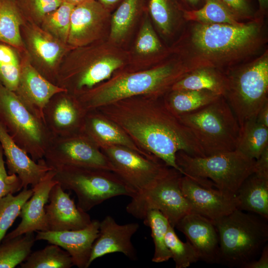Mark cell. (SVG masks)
Segmentation results:
<instances>
[{"instance_id":"obj_18","label":"cell","mask_w":268,"mask_h":268,"mask_svg":"<svg viewBox=\"0 0 268 268\" xmlns=\"http://www.w3.org/2000/svg\"><path fill=\"white\" fill-rule=\"evenodd\" d=\"M100 221L92 220L86 227L62 231H37L35 240H45L65 250L70 256L73 266L87 268L94 242L98 236Z\"/></svg>"},{"instance_id":"obj_23","label":"cell","mask_w":268,"mask_h":268,"mask_svg":"<svg viewBox=\"0 0 268 268\" xmlns=\"http://www.w3.org/2000/svg\"><path fill=\"white\" fill-rule=\"evenodd\" d=\"M82 131L99 148L106 145H119L147 157H156L139 148L118 126L96 110L86 112Z\"/></svg>"},{"instance_id":"obj_35","label":"cell","mask_w":268,"mask_h":268,"mask_svg":"<svg viewBox=\"0 0 268 268\" xmlns=\"http://www.w3.org/2000/svg\"><path fill=\"white\" fill-rule=\"evenodd\" d=\"M74 6L63 1L56 9L43 18L39 26L55 38L67 44L71 14Z\"/></svg>"},{"instance_id":"obj_47","label":"cell","mask_w":268,"mask_h":268,"mask_svg":"<svg viewBox=\"0 0 268 268\" xmlns=\"http://www.w3.org/2000/svg\"><path fill=\"white\" fill-rule=\"evenodd\" d=\"M183 3L186 5L188 9H197L201 7L202 1L204 0H181Z\"/></svg>"},{"instance_id":"obj_42","label":"cell","mask_w":268,"mask_h":268,"mask_svg":"<svg viewBox=\"0 0 268 268\" xmlns=\"http://www.w3.org/2000/svg\"><path fill=\"white\" fill-rule=\"evenodd\" d=\"M2 149L0 144V199L14 194L23 189L21 181L15 174H9L6 170Z\"/></svg>"},{"instance_id":"obj_2","label":"cell","mask_w":268,"mask_h":268,"mask_svg":"<svg viewBox=\"0 0 268 268\" xmlns=\"http://www.w3.org/2000/svg\"><path fill=\"white\" fill-rule=\"evenodd\" d=\"M189 22L181 52L192 70L211 67L225 72L252 60L267 42L263 16L238 25Z\"/></svg>"},{"instance_id":"obj_20","label":"cell","mask_w":268,"mask_h":268,"mask_svg":"<svg viewBox=\"0 0 268 268\" xmlns=\"http://www.w3.org/2000/svg\"><path fill=\"white\" fill-rule=\"evenodd\" d=\"M55 170L47 172L44 178L32 187L33 194L23 204L19 215L21 220L18 226L5 235L2 240L37 231H47L45 207L50 192L58 182L54 179Z\"/></svg>"},{"instance_id":"obj_52","label":"cell","mask_w":268,"mask_h":268,"mask_svg":"<svg viewBox=\"0 0 268 268\" xmlns=\"http://www.w3.org/2000/svg\"><path fill=\"white\" fill-rule=\"evenodd\" d=\"M0 84H1L0 82Z\"/></svg>"},{"instance_id":"obj_26","label":"cell","mask_w":268,"mask_h":268,"mask_svg":"<svg viewBox=\"0 0 268 268\" xmlns=\"http://www.w3.org/2000/svg\"><path fill=\"white\" fill-rule=\"evenodd\" d=\"M25 19L15 0H0V42L12 46L19 54L27 52L21 34Z\"/></svg>"},{"instance_id":"obj_21","label":"cell","mask_w":268,"mask_h":268,"mask_svg":"<svg viewBox=\"0 0 268 268\" xmlns=\"http://www.w3.org/2000/svg\"><path fill=\"white\" fill-rule=\"evenodd\" d=\"M175 227L184 234L198 253L200 261L219 263V240L212 220L191 212L182 217Z\"/></svg>"},{"instance_id":"obj_49","label":"cell","mask_w":268,"mask_h":268,"mask_svg":"<svg viewBox=\"0 0 268 268\" xmlns=\"http://www.w3.org/2000/svg\"><path fill=\"white\" fill-rule=\"evenodd\" d=\"M96 0L99 2L103 6L105 7L106 6L112 5L116 3L117 2H118L120 0Z\"/></svg>"},{"instance_id":"obj_4","label":"cell","mask_w":268,"mask_h":268,"mask_svg":"<svg viewBox=\"0 0 268 268\" xmlns=\"http://www.w3.org/2000/svg\"><path fill=\"white\" fill-rule=\"evenodd\" d=\"M267 221L238 208L213 220L219 240V263L243 268L256 260L267 244Z\"/></svg>"},{"instance_id":"obj_6","label":"cell","mask_w":268,"mask_h":268,"mask_svg":"<svg viewBox=\"0 0 268 268\" xmlns=\"http://www.w3.org/2000/svg\"><path fill=\"white\" fill-rule=\"evenodd\" d=\"M177 117L192 132L205 156L236 150L240 127L223 96Z\"/></svg>"},{"instance_id":"obj_51","label":"cell","mask_w":268,"mask_h":268,"mask_svg":"<svg viewBox=\"0 0 268 268\" xmlns=\"http://www.w3.org/2000/svg\"><path fill=\"white\" fill-rule=\"evenodd\" d=\"M15 0L16 1V2H17L18 5L21 8H22L23 7L24 4V0Z\"/></svg>"},{"instance_id":"obj_50","label":"cell","mask_w":268,"mask_h":268,"mask_svg":"<svg viewBox=\"0 0 268 268\" xmlns=\"http://www.w3.org/2000/svg\"><path fill=\"white\" fill-rule=\"evenodd\" d=\"M62 0L63 1H66L67 2L72 3L75 5L76 4H79L80 3H82L88 0Z\"/></svg>"},{"instance_id":"obj_40","label":"cell","mask_w":268,"mask_h":268,"mask_svg":"<svg viewBox=\"0 0 268 268\" xmlns=\"http://www.w3.org/2000/svg\"><path fill=\"white\" fill-rule=\"evenodd\" d=\"M62 0H24L23 12L27 18L39 24L43 18L56 9Z\"/></svg>"},{"instance_id":"obj_32","label":"cell","mask_w":268,"mask_h":268,"mask_svg":"<svg viewBox=\"0 0 268 268\" xmlns=\"http://www.w3.org/2000/svg\"><path fill=\"white\" fill-rule=\"evenodd\" d=\"M31 253L20 264L21 268H70L71 258L65 250L53 244Z\"/></svg>"},{"instance_id":"obj_45","label":"cell","mask_w":268,"mask_h":268,"mask_svg":"<svg viewBox=\"0 0 268 268\" xmlns=\"http://www.w3.org/2000/svg\"><path fill=\"white\" fill-rule=\"evenodd\" d=\"M268 268V245L267 244L263 248L260 257L248 263L243 268Z\"/></svg>"},{"instance_id":"obj_43","label":"cell","mask_w":268,"mask_h":268,"mask_svg":"<svg viewBox=\"0 0 268 268\" xmlns=\"http://www.w3.org/2000/svg\"><path fill=\"white\" fill-rule=\"evenodd\" d=\"M226 6L240 21L252 20L256 17L248 0H218Z\"/></svg>"},{"instance_id":"obj_46","label":"cell","mask_w":268,"mask_h":268,"mask_svg":"<svg viewBox=\"0 0 268 268\" xmlns=\"http://www.w3.org/2000/svg\"><path fill=\"white\" fill-rule=\"evenodd\" d=\"M256 119L258 123L268 128V101L261 108Z\"/></svg>"},{"instance_id":"obj_3","label":"cell","mask_w":268,"mask_h":268,"mask_svg":"<svg viewBox=\"0 0 268 268\" xmlns=\"http://www.w3.org/2000/svg\"><path fill=\"white\" fill-rule=\"evenodd\" d=\"M191 71L183 62L165 64L145 71L121 75L101 86L73 94L87 112L133 97L158 98Z\"/></svg>"},{"instance_id":"obj_27","label":"cell","mask_w":268,"mask_h":268,"mask_svg":"<svg viewBox=\"0 0 268 268\" xmlns=\"http://www.w3.org/2000/svg\"><path fill=\"white\" fill-rule=\"evenodd\" d=\"M227 85L225 72L211 67L195 69L175 83L170 90H208L223 96Z\"/></svg>"},{"instance_id":"obj_38","label":"cell","mask_w":268,"mask_h":268,"mask_svg":"<svg viewBox=\"0 0 268 268\" xmlns=\"http://www.w3.org/2000/svg\"><path fill=\"white\" fill-rule=\"evenodd\" d=\"M174 228L170 224L169 225L165 235L166 244L175 262V268H187L200 261V257L189 241L185 243L179 239Z\"/></svg>"},{"instance_id":"obj_14","label":"cell","mask_w":268,"mask_h":268,"mask_svg":"<svg viewBox=\"0 0 268 268\" xmlns=\"http://www.w3.org/2000/svg\"><path fill=\"white\" fill-rule=\"evenodd\" d=\"M180 185L193 211L212 221L238 208V202L234 194L202 185L183 175Z\"/></svg>"},{"instance_id":"obj_19","label":"cell","mask_w":268,"mask_h":268,"mask_svg":"<svg viewBox=\"0 0 268 268\" xmlns=\"http://www.w3.org/2000/svg\"><path fill=\"white\" fill-rule=\"evenodd\" d=\"M48 202L45 207L47 231L78 230L86 227L92 220L58 183L51 189Z\"/></svg>"},{"instance_id":"obj_44","label":"cell","mask_w":268,"mask_h":268,"mask_svg":"<svg viewBox=\"0 0 268 268\" xmlns=\"http://www.w3.org/2000/svg\"><path fill=\"white\" fill-rule=\"evenodd\" d=\"M254 173L268 179V146L263 151L259 158L256 160Z\"/></svg>"},{"instance_id":"obj_31","label":"cell","mask_w":268,"mask_h":268,"mask_svg":"<svg viewBox=\"0 0 268 268\" xmlns=\"http://www.w3.org/2000/svg\"><path fill=\"white\" fill-rule=\"evenodd\" d=\"M35 241L34 232L2 240L0 244V268H14L23 262L31 253Z\"/></svg>"},{"instance_id":"obj_36","label":"cell","mask_w":268,"mask_h":268,"mask_svg":"<svg viewBox=\"0 0 268 268\" xmlns=\"http://www.w3.org/2000/svg\"><path fill=\"white\" fill-rule=\"evenodd\" d=\"M18 55L15 48L0 42V82L13 92L17 88L21 71Z\"/></svg>"},{"instance_id":"obj_28","label":"cell","mask_w":268,"mask_h":268,"mask_svg":"<svg viewBox=\"0 0 268 268\" xmlns=\"http://www.w3.org/2000/svg\"><path fill=\"white\" fill-rule=\"evenodd\" d=\"M221 96L205 90H170L163 102L168 109L178 117L204 107Z\"/></svg>"},{"instance_id":"obj_5","label":"cell","mask_w":268,"mask_h":268,"mask_svg":"<svg viewBox=\"0 0 268 268\" xmlns=\"http://www.w3.org/2000/svg\"><path fill=\"white\" fill-rule=\"evenodd\" d=\"M227 85L223 97L236 116L240 127L256 119L268 101V51L225 72Z\"/></svg>"},{"instance_id":"obj_9","label":"cell","mask_w":268,"mask_h":268,"mask_svg":"<svg viewBox=\"0 0 268 268\" xmlns=\"http://www.w3.org/2000/svg\"><path fill=\"white\" fill-rule=\"evenodd\" d=\"M54 169V179L63 190L75 194L77 206L85 212L113 197H132L131 193L123 182L112 171L77 167Z\"/></svg>"},{"instance_id":"obj_24","label":"cell","mask_w":268,"mask_h":268,"mask_svg":"<svg viewBox=\"0 0 268 268\" xmlns=\"http://www.w3.org/2000/svg\"><path fill=\"white\" fill-rule=\"evenodd\" d=\"M105 13V6L96 0L75 5L71 14L67 44L74 48L91 41Z\"/></svg>"},{"instance_id":"obj_16","label":"cell","mask_w":268,"mask_h":268,"mask_svg":"<svg viewBox=\"0 0 268 268\" xmlns=\"http://www.w3.org/2000/svg\"><path fill=\"white\" fill-rule=\"evenodd\" d=\"M86 114L75 96L67 91L51 98L44 109L43 120L54 136H63L81 131Z\"/></svg>"},{"instance_id":"obj_10","label":"cell","mask_w":268,"mask_h":268,"mask_svg":"<svg viewBox=\"0 0 268 268\" xmlns=\"http://www.w3.org/2000/svg\"><path fill=\"white\" fill-rule=\"evenodd\" d=\"M114 173L132 194V197L149 189L175 169L160 159L146 157L127 147L106 145L100 148Z\"/></svg>"},{"instance_id":"obj_12","label":"cell","mask_w":268,"mask_h":268,"mask_svg":"<svg viewBox=\"0 0 268 268\" xmlns=\"http://www.w3.org/2000/svg\"><path fill=\"white\" fill-rule=\"evenodd\" d=\"M43 159L53 169L77 167L113 172L107 157L82 131L67 135L54 136Z\"/></svg>"},{"instance_id":"obj_13","label":"cell","mask_w":268,"mask_h":268,"mask_svg":"<svg viewBox=\"0 0 268 268\" xmlns=\"http://www.w3.org/2000/svg\"><path fill=\"white\" fill-rule=\"evenodd\" d=\"M25 44L33 65L46 78L56 84L58 71L68 50L73 48L44 30L38 24L26 18L21 26Z\"/></svg>"},{"instance_id":"obj_30","label":"cell","mask_w":268,"mask_h":268,"mask_svg":"<svg viewBox=\"0 0 268 268\" xmlns=\"http://www.w3.org/2000/svg\"><path fill=\"white\" fill-rule=\"evenodd\" d=\"M184 18L187 21L201 23H225L233 25L242 22L218 0H204L202 6L197 9H186Z\"/></svg>"},{"instance_id":"obj_25","label":"cell","mask_w":268,"mask_h":268,"mask_svg":"<svg viewBox=\"0 0 268 268\" xmlns=\"http://www.w3.org/2000/svg\"><path fill=\"white\" fill-rule=\"evenodd\" d=\"M235 195L238 209L268 219V179L253 173L244 181Z\"/></svg>"},{"instance_id":"obj_34","label":"cell","mask_w":268,"mask_h":268,"mask_svg":"<svg viewBox=\"0 0 268 268\" xmlns=\"http://www.w3.org/2000/svg\"><path fill=\"white\" fill-rule=\"evenodd\" d=\"M148 6L153 20L165 35L171 34L177 18H184L187 9L177 0H149Z\"/></svg>"},{"instance_id":"obj_22","label":"cell","mask_w":268,"mask_h":268,"mask_svg":"<svg viewBox=\"0 0 268 268\" xmlns=\"http://www.w3.org/2000/svg\"><path fill=\"white\" fill-rule=\"evenodd\" d=\"M0 144L5 156L9 174H15L20 179L23 188L38 184L48 171L53 169L44 159L35 161L11 138L0 123Z\"/></svg>"},{"instance_id":"obj_15","label":"cell","mask_w":268,"mask_h":268,"mask_svg":"<svg viewBox=\"0 0 268 268\" xmlns=\"http://www.w3.org/2000/svg\"><path fill=\"white\" fill-rule=\"evenodd\" d=\"M19 55L22 58L21 71L14 92L34 114L44 121L43 111L51 98L67 90L42 75L32 64L28 52Z\"/></svg>"},{"instance_id":"obj_8","label":"cell","mask_w":268,"mask_h":268,"mask_svg":"<svg viewBox=\"0 0 268 268\" xmlns=\"http://www.w3.org/2000/svg\"><path fill=\"white\" fill-rule=\"evenodd\" d=\"M0 123L13 140L35 161L43 159L54 136L44 121L16 94L0 84Z\"/></svg>"},{"instance_id":"obj_29","label":"cell","mask_w":268,"mask_h":268,"mask_svg":"<svg viewBox=\"0 0 268 268\" xmlns=\"http://www.w3.org/2000/svg\"><path fill=\"white\" fill-rule=\"evenodd\" d=\"M268 146V128L256 119L249 120L241 127L236 150L257 160Z\"/></svg>"},{"instance_id":"obj_48","label":"cell","mask_w":268,"mask_h":268,"mask_svg":"<svg viewBox=\"0 0 268 268\" xmlns=\"http://www.w3.org/2000/svg\"><path fill=\"white\" fill-rule=\"evenodd\" d=\"M259 4V10L256 13L257 15L264 16L267 10L268 0H258Z\"/></svg>"},{"instance_id":"obj_7","label":"cell","mask_w":268,"mask_h":268,"mask_svg":"<svg viewBox=\"0 0 268 268\" xmlns=\"http://www.w3.org/2000/svg\"><path fill=\"white\" fill-rule=\"evenodd\" d=\"M183 175L202 184L209 180L216 189L232 194L254 173L256 160L235 150L205 157L191 156L183 151L176 154Z\"/></svg>"},{"instance_id":"obj_17","label":"cell","mask_w":268,"mask_h":268,"mask_svg":"<svg viewBox=\"0 0 268 268\" xmlns=\"http://www.w3.org/2000/svg\"><path fill=\"white\" fill-rule=\"evenodd\" d=\"M137 223L121 225L107 215L100 221L98 236L92 245L89 267L96 259L113 253H122L129 259H137L136 251L132 244L133 236L137 231Z\"/></svg>"},{"instance_id":"obj_37","label":"cell","mask_w":268,"mask_h":268,"mask_svg":"<svg viewBox=\"0 0 268 268\" xmlns=\"http://www.w3.org/2000/svg\"><path fill=\"white\" fill-rule=\"evenodd\" d=\"M32 189L23 188L16 195L8 194L0 199V243L19 216L23 204L31 197Z\"/></svg>"},{"instance_id":"obj_41","label":"cell","mask_w":268,"mask_h":268,"mask_svg":"<svg viewBox=\"0 0 268 268\" xmlns=\"http://www.w3.org/2000/svg\"><path fill=\"white\" fill-rule=\"evenodd\" d=\"M136 50L141 54H154L162 50V45L150 23L146 21L136 43Z\"/></svg>"},{"instance_id":"obj_39","label":"cell","mask_w":268,"mask_h":268,"mask_svg":"<svg viewBox=\"0 0 268 268\" xmlns=\"http://www.w3.org/2000/svg\"><path fill=\"white\" fill-rule=\"evenodd\" d=\"M142 0H124L112 17L111 37L121 39L127 32L139 10Z\"/></svg>"},{"instance_id":"obj_1","label":"cell","mask_w":268,"mask_h":268,"mask_svg":"<svg viewBox=\"0 0 268 268\" xmlns=\"http://www.w3.org/2000/svg\"><path fill=\"white\" fill-rule=\"evenodd\" d=\"M158 98L135 96L94 110L118 126L141 150L183 175L176 160L178 151L205 156L191 130Z\"/></svg>"},{"instance_id":"obj_33","label":"cell","mask_w":268,"mask_h":268,"mask_svg":"<svg viewBox=\"0 0 268 268\" xmlns=\"http://www.w3.org/2000/svg\"><path fill=\"white\" fill-rule=\"evenodd\" d=\"M144 224L149 227L154 245L152 261L163 263L171 259V253L165 242V235L170 223L167 218L159 210H148L143 219Z\"/></svg>"},{"instance_id":"obj_11","label":"cell","mask_w":268,"mask_h":268,"mask_svg":"<svg viewBox=\"0 0 268 268\" xmlns=\"http://www.w3.org/2000/svg\"><path fill=\"white\" fill-rule=\"evenodd\" d=\"M182 174L174 169L167 177L149 189L132 198L126 209L134 217L142 219L151 209L160 211L175 227L185 215L194 212L180 188Z\"/></svg>"}]
</instances>
